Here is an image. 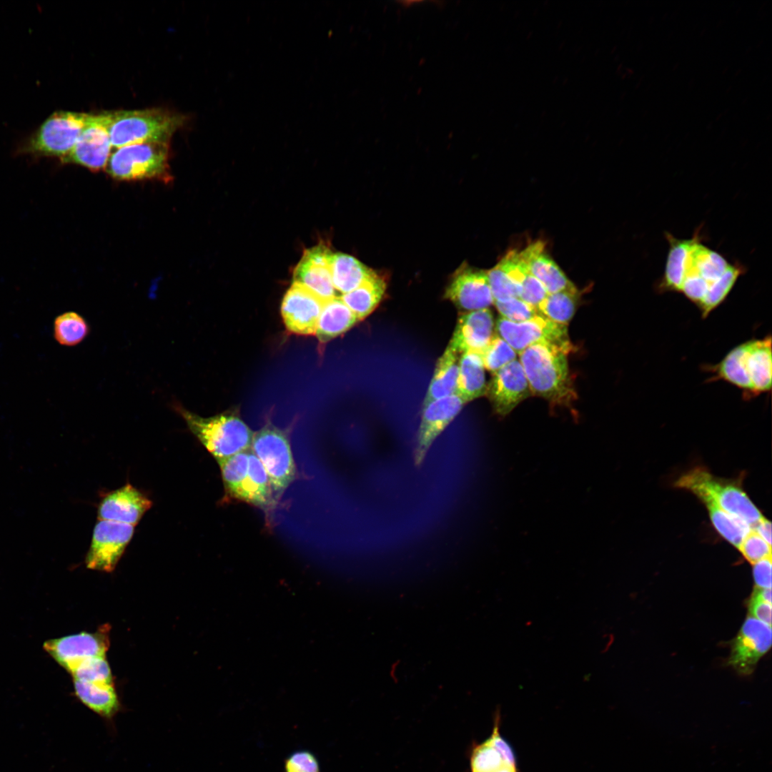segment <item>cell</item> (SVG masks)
Here are the masks:
<instances>
[{
	"mask_svg": "<svg viewBox=\"0 0 772 772\" xmlns=\"http://www.w3.org/2000/svg\"><path fill=\"white\" fill-rule=\"evenodd\" d=\"M701 227L702 225L691 237L680 287H682L693 296L705 300L701 314L702 318L705 319L726 301L737 280L746 273L747 268L738 261L730 262L720 252L703 244Z\"/></svg>",
	"mask_w": 772,
	"mask_h": 772,
	"instance_id": "6da1fadb",
	"label": "cell"
},
{
	"mask_svg": "<svg viewBox=\"0 0 772 772\" xmlns=\"http://www.w3.org/2000/svg\"><path fill=\"white\" fill-rule=\"evenodd\" d=\"M709 382L723 380L742 391L748 400L771 390V337L752 339L731 349L713 365L704 366Z\"/></svg>",
	"mask_w": 772,
	"mask_h": 772,
	"instance_id": "7a4b0ae2",
	"label": "cell"
},
{
	"mask_svg": "<svg viewBox=\"0 0 772 772\" xmlns=\"http://www.w3.org/2000/svg\"><path fill=\"white\" fill-rule=\"evenodd\" d=\"M518 355L531 394L555 406L568 407L577 400L566 352L552 345L536 343Z\"/></svg>",
	"mask_w": 772,
	"mask_h": 772,
	"instance_id": "3957f363",
	"label": "cell"
},
{
	"mask_svg": "<svg viewBox=\"0 0 772 772\" xmlns=\"http://www.w3.org/2000/svg\"><path fill=\"white\" fill-rule=\"evenodd\" d=\"M174 409L190 432L216 460L231 457L251 447L254 432L234 412L204 417L181 405Z\"/></svg>",
	"mask_w": 772,
	"mask_h": 772,
	"instance_id": "277c9868",
	"label": "cell"
},
{
	"mask_svg": "<svg viewBox=\"0 0 772 772\" xmlns=\"http://www.w3.org/2000/svg\"><path fill=\"white\" fill-rule=\"evenodd\" d=\"M185 121L182 114L160 108L111 112L112 147L147 142H168Z\"/></svg>",
	"mask_w": 772,
	"mask_h": 772,
	"instance_id": "5b68a950",
	"label": "cell"
},
{
	"mask_svg": "<svg viewBox=\"0 0 772 772\" xmlns=\"http://www.w3.org/2000/svg\"><path fill=\"white\" fill-rule=\"evenodd\" d=\"M675 487L691 492L696 496L711 497L726 512L734 515L751 528L763 516L743 490L738 480L714 476L703 467L687 471L675 482Z\"/></svg>",
	"mask_w": 772,
	"mask_h": 772,
	"instance_id": "8992f818",
	"label": "cell"
},
{
	"mask_svg": "<svg viewBox=\"0 0 772 772\" xmlns=\"http://www.w3.org/2000/svg\"><path fill=\"white\" fill-rule=\"evenodd\" d=\"M169 143L147 142L126 145L110 154L107 173L119 180H172L169 169Z\"/></svg>",
	"mask_w": 772,
	"mask_h": 772,
	"instance_id": "52a82bcc",
	"label": "cell"
},
{
	"mask_svg": "<svg viewBox=\"0 0 772 772\" xmlns=\"http://www.w3.org/2000/svg\"><path fill=\"white\" fill-rule=\"evenodd\" d=\"M89 114L58 111L50 115L20 149L37 157H66L81 134Z\"/></svg>",
	"mask_w": 772,
	"mask_h": 772,
	"instance_id": "ba28073f",
	"label": "cell"
},
{
	"mask_svg": "<svg viewBox=\"0 0 772 772\" xmlns=\"http://www.w3.org/2000/svg\"><path fill=\"white\" fill-rule=\"evenodd\" d=\"M251 450L268 475L272 492L280 495L296 475V467L285 432L267 423L254 432Z\"/></svg>",
	"mask_w": 772,
	"mask_h": 772,
	"instance_id": "9c48e42d",
	"label": "cell"
},
{
	"mask_svg": "<svg viewBox=\"0 0 772 772\" xmlns=\"http://www.w3.org/2000/svg\"><path fill=\"white\" fill-rule=\"evenodd\" d=\"M495 332L517 354L536 343L556 346L567 354L573 350L567 325L554 322L541 314L522 322H513L500 317L495 323Z\"/></svg>",
	"mask_w": 772,
	"mask_h": 772,
	"instance_id": "30bf717a",
	"label": "cell"
},
{
	"mask_svg": "<svg viewBox=\"0 0 772 772\" xmlns=\"http://www.w3.org/2000/svg\"><path fill=\"white\" fill-rule=\"evenodd\" d=\"M111 112L89 114L85 127L71 151L62 163L76 164L92 171L107 164L112 147L109 136Z\"/></svg>",
	"mask_w": 772,
	"mask_h": 772,
	"instance_id": "8fae6325",
	"label": "cell"
},
{
	"mask_svg": "<svg viewBox=\"0 0 772 772\" xmlns=\"http://www.w3.org/2000/svg\"><path fill=\"white\" fill-rule=\"evenodd\" d=\"M134 525L98 520L85 558L86 568L112 572L134 533Z\"/></svg>",
	"mask_w": 772,
	"mask_h": 772,
	"instance_id": "7c38bea8",
	"label": "cell"
},
{
	"mask_svg": "<svg viewBox=\"0 0 772 772\" xmlns=\"http://www.w3.org/2000/svg\"><path fill=\"white\" fill-rule=\"evenodd\" d=\"M107 625L94 633L82 632L46 641L44 647L64 668L71 673L84 660L106 657L109 646Z\"/></svg>",
	"mask_w": 772,
	"mask_h": 772,
	"instance_id": "4fadbf2b",
	"label": "cell"
},
{
	"mask_svg": "<svg viewBox=\"0 0 772 772\" xmlns=\"http://www.w3.org/2000/svg\"><path fill=\"white\" fill-rule=\"evenodd\" d=\"M771 625L748 616L733 640L728 664L741 675H750L771 646Z\"/></svg>",
	"mask_w": 772,
	"mask_h": 772,
	"instance_id": "5bb4252c",
	"label": "cell"
},
{
	"mask_svg": "<svg viewBox=\"0 0 772 772\" xmlns=\"http://www.w3.org/2000/svg\"><path fill=\"white\" fill-rule=\"evenodd\" d=\"M465 403L467 402L455 393L423 407L414 452L417 466L422 464L432 442L459 414Z\"/></svg>",
	"mask_w": 772,
	"mask_h": 772,
	"instance_id": "9a60e30c",
	"label": "cell"
},
{
	"mask_svg": "<svg viewBox=\"0 0 772 772\" xmlns=\"http://www.w3.org/2000/svg\"><path fill=\"white\" fill-rule=\"evenodd\" d=\"M485 395L495 413L501 417L529 397L531 392L520 361L516 359L493 374Z\"/></svg>",
	"mask_w": 772,
	"mask_h": 772,
	"instance_id": "2e32d148",
	"label": "cell"
},
{
	"mask_svg": "<svg viewBox=\"0 0 772 772\" xmlns=\"http://www.w3.org/2000/svg\"><path fill=\"white\" fill-rule=\"evenodd\" d=\"M445 297L466 312L488 308L494 300L487 271L462 267L452 277Z\"/></svg>",
	"mask_w": 772,
	"mask_h": 772,
	"instance_id": "e0dca14e",
	"label": "cell"
},
{
	"mask_svg": "<svg viewBox=\"0 0 772 772\" xmlns=\"http://www.w3.org/2000/svg\"><path fill=\"white\" fill-rule=\"evenodd\" d=\"M324 302L302 285L292 282L281 305L287 330L302 335H315Z\"/></svg>",
	"mask_w": 772,
	"mask_h": 772,
	"instance_id": "ac0fdd59",
	"label": "cell"
},
{
	"mask_svg": "<svg viewBox=\"0 0 772 772\" xmlns=\"http://www.w3.org/2000/svg\"><path fill=\"white\" fill-rule=\"evenodd\" d=\"M331 254L323 244L309 248L293 272V282L302 285L323 302L337 297L329 267Z\"/></svg>",
	"mask_w": 772,
	"mask_h": 772,
	"instance_id": "d6986e66",
	"label": "cell"
},
{
	"mask_svg": "<svg viewBox=\"0 0 772 772\" xmlns=\"http://www.w3.org/2000/svg\"><path fill=\"white\" fill-rule=\"evenodd\" d=\"M152 505V501L147 496L127 483L102 498L97 518L135 526Z\"/></svg>",
	"mask_w": 772,
	"mask_h": 772,
	"instance_id": "ffe728a7",
	"label": "cell"
},
{
	"mask_svg": "<svg viewBox=\"0 0 772 772\" xmlns=\"http://www.w3.org/2000/svg\"><path fill=\"white\" fill-rule=\"evenodd\" d=\"M493 315L489 308L463 313L448 345L459 355L475 352L481 355L495 334Z\"/></svg>",
	"mask_w": 772,
	"mask_h": 772,
	"instance_id": "44dd1931",
	"label": "cell"
},
{
	"mask_svg": "<svg viewBox=\"0 0 772 772\" xmlns=\"http://www.w3.org/2000/svg\"><path fill=\"white\" fill-rule=\"evenodd\" d=\"M520 252L530 273L543 284L548 294L576 288L548 255L543 241L534 242Z\"/></svg>",
	"mask_w": 772,
	"mask_h": 772,
	"instance_id": "7402d4cb",
	"label": "cell"
},
{
	"mask_svg": "<svg viewBox=\"0 0 772 772\" xmlns=\"http://www.w3.org/2000/svg\"><path fill=\"white\" fill-rule=\"evenodd\" d=\"M499 722L498 716L491 736L474 748L471 757L472 772H495L505 766H516L512 748L500 734Z\"/></svg>",
	"mask_w": 772,
	"mask_h": 772,
	"instance_id": "603a6c76",
	"label": "cell"
},
{
	"mask_svg": "<svg viewBox=\"0 0 772 772\" xmlns=\"http://www.w3.org/2000/svg\"><path fill=\"white\" fill-rule=\"evenodd\" d=\"M504 270L520 289V299L537 308L548 294L528 271L520 252H508L500 261Z\"/></svg>",
	"mask_w": 772,
	"mask_h": 772,
	"instance_id": "cb8c5ba5",
	"label": "cell"
},
{
	"mask_svg": "<svg viewBox=\"0 0 772 772\" xmlns=\"http://www.w3.org/2000/svg\"><path fill=\"white\" fill-rule=\"evenodd\" d=\"M665 237L668 242V252L663 274L656 282L655 287L658 293H678L683 280L692 238L678 239L668 232H665Z\"/></svg>",
	"mask_w": 772,
	"mask_h": 772,
	"instance_id": "d4e9b609",
	"label": "cell"
},
{
	"mask_svg": "<svg viewBox=\"0 0 772 772\" xmlns=\"http://www.w3.org/2000/svg\"><path fill=\"white\" fill-rule=\"evenodd\" d=\"M329 267L334 287L342 295L355 290L375 274L356 258L341 252H332Z\"/></svg>",
	"mask_w": 772,
	"mask_h": 772,
	"instance_id": "484cf974",
	"label": "cell"
},
{
	"mask_svg": "<svg viewBox=\"0 0 772 772\" xmlns=\"http://www.w3.org/2000/svg\"><path fill=\"white\" fill-rule=\"evenodd\" d=\"M357 321L356 315L337 296L324 302L315 335L321 343H325L347 331Z\"/></svg>",
	"mask_w": 772,
	"mask_h": 772,
	"instance_id": "4316f807",
	"label": "cell"
},
{
	"mask_svg": "<svg viewBox=\"0 0 772 772\" xmlns=\"http://www.w3.org/2000/svg\"><path fill=\"white\" fill-rule=\"evenodd\" d=\"M459 358V354L447 345L436 363L423 407L436 400L457 393Z\"/></svg>",
	"mask_w": 772,
	"mask_h": 772,
	"instance_id": "83f0119b",
	"label": "cell"
},
{
	"mask_svg": "<svg viewBox=\"0 0 772 772\" xmlns=\"http://www.w3.org/2000/svg\"><path fill=\"white\" fill-rule=\"evenodd\" d=\"M76 697L89 709L105 718H112L120 709L114 685L74 681Z\"/></svg>",
	"mask_w": 772,
	"mask_h": 772,
	"instance_id": "f1b7e54d",
	"label": "cell"
},
{
	"mask_svg": "<svg viewBox=\"0 0 772 772\" xmlns=\"http://www.w3.org/2000/svg\"><path fill=\"white\" fill-rule=\"evenodd\" d=\"M486 387L481 355L470 351L462 353L459 358L457 393L467 402L485 395Z\"/></svg>",
	"mask_w": 772,
	"mask_h": 772,
	"instance_id": "f546056e",
	"label": "cell"
},
{
	"mask_svg": "<svg viewBox=\"0 0 772 772\" xmlns=\"http://www.w3.org/2000/svg\"><path fill=\"white\" fill-rule=\"evenodd\" d=\"M272 489L268 475L251 447L248 453V470L237 498L259 507L271 501Z\"/></svg>",
	"mask_w": 772,
	"mask_h": 772,
	"instance_id": "4dcf8cb0",
	"label": "cell"
},
{
	"mask_svg": "<svg viewBox=\"0 0 772 772\" xmlns=\"http://www.w3.org/2000/svg\"><path fill=\"white\" fill-rule=\"evenodd\" d=\"M696 497L706 506L710 520L717 533L729 543L739 548L751 527L741 519L723 510L710 496L701 494Z\"/></svg>",
	"mask_w": 772,
	"mask_h": 772,
	"instance_id": "1f68e13d",
	"label": "cell"
},
{
	"mask_svg": "<svg viewBox=\"0 0 772 772\" xmlns=\"http://www.w3.org/2000/svg\"><path fill=\"white\" fill-rule=\"evenodd\" d=\"M386 289L382 277L375 274L355 290L340 297L361 320L369 315L381 301Z\"/></svg>",
	"mask_w": 772,
	"mask_h": 772,
	"instance_id": "d6a6232c",
	"label": "cell"
},
{
	"mask_svg": "<svg viewBox=\"0 0 772 772\" xmlns=\"http://www.w3.org/2000/svg\"><path fill=\"white\" fill-rule=\"evenodd\" d=\"M579 298L577 288L548 294L537 310L551 321L567 325L575 314Z\"/></svg>",
	"mask_w": 772,
	"mask_h": 772,
	"instance_id": "836d02e7",
	"label": "cell"
},
{
	"mask_svg": "<svg viewBox=\"0 0 772 772\" xmlns=\"http://www.w3.org/2000/svg\"><path fill=\"white\" fill-rule=\"evenodd\" d=\"M89 325L83 317L74 312H67L56 317L54 336L62 345L74 346L88 335Z\"/></svg>",
	"mask_w": 772,
	"mask_h": 772,
	"instance_id": "e575fe53",
	"label": "cell"
},
{
	"mask_svg": "<svg viewBox=\"0 0 772 772\" xmlns=\"http://www.w3.org/2000/svg\"><path fill=\"white\" fill-rule=\"evenodd\" d=\"M249 449L227 458L217 460L220 467L225 489L231 496L235 498L247 473Z\"/></svg>",
	"mask_w": 772,
	"mask_h": 772,
	"instance_id": "d590c367",
	"label": "cell"
},
{
	"mask_svg": "<svg viewBox=\"0 0 772 772\" xmlns=\"http://www.w3.org/2000/svg\"><path fill=\"white\" fill-rule=\"evenodd\" d=\"M70 673L74 681L114 685L112 670L106 657H97L84 660Z\"/></svg>",
	"mask_w": 772,
	"mask_h": 772,
	"instance_id": "8d00e7d4",
	"label": "cell"
},
{
	"mask_svg": "<svg viewBox=\"0 0 772 772\" xmlns=\"http://www.w3.org/2000/svg\"><path fill=\"white\" fill-rule=\"evenodd\" d=\"M480 355L484 367L493 374L517 359L516 352L495 332Z\"/></svg>",
	"mask_w": 772,
	"mask_h": 772,
	"instance_id": "74e56055",
	"label": "cell"
},
{
	"mask_svg": "<svg viewBox=\"0 0 772 772\" xmlns=\"http://www.w3.org/2000/svg\"><path fill=\"white\" fill-rule=\"evenodd\" d=\"M490 288L494 302H504L520 297V289L510 278L499 262L487 271Z\"/></svg>",
	"mask_w": 772,
	"mask_h": 772,
	"instance_id": "f35d334b",
	"label": "cell"
},
{
	"mask_svg": "<svg viewBox=\"0 0 772 772\" xmlns=\"http://www.w3.org/2000/svg\"><path fill=\"white\" fill-rule=\"evenodd\" d=\"M493 304L500 317L513 322H525L540 314L537 308L520 298H513L504 302H494Z\"/></svg>",
	"mask_w": 772,
	"mask_h": 772,
	"instance_id": "ab89813d",
	"label": "cell"
},
{
	"mask_svg": "<svg viewBox=\"0 0 772 772\" xmlns=\"http://www.w3.org/2000/svg\"><path fill=\"white\" fill-rule=\"evenodd\" d=\"M738 550L751 564L771 557V545L752 529L742 541Z\"/></svg>",
	"mask_w": 772,
	"mask_h": 772,
	"instance_id": "60d3db41",
	"label": "cell"
},
{
	"mask_svg": "<svg viewBox=\"0 0 772 772\" xmlns=\"http://www.w3.org/2000/svg\"><path fill=\"white\" fill-rule=\"evenodd\" d=\"M286 772H320L315 756L308 751H298L285 761Z\"/></svg>",
	"mask_w": 772,
	"mask_h": 772,
	"instance_id": "b9f144b4",
	"label": "cell"
},
{
	"mask_svg": "<svg viewBox=\"0 0 772 772\" xmlns=\"http://www.w3.org/2000/svg\"><path fill=\"white\" fill-rule=\"evenodd\" d=\"M752 565L755 587L771 588V557L761 560Z\"/></svg>",
	"mask_w": 772,
	"mask_h": 772,
	"instance_id": "7bdbcfd3",
	"label": "cell"
},
{
	"mask_svg": "<svg viewBox=\"0 0 772 772\" xmlns=\"http://www.w3.org/2000/svg\"><path fill=\"white\" fill-rule=\"evenodd\" d=\"M748 607L749 616L771 625V603L751 594Z\"/></svg>",
	"mask_w": 772,
	"mask_h": 772,
	"instance_id": "ee69618b",
	"label": "cell"
},
{
	"mask_svg": "<svg viewBox=\"0 0 772 772\" xmlns=\"http://www.w3.org/2000/svg\"><path fill=\"white\" fill-rule=\"evenodd\" d=\"M751 529L771 545V523L768 520L763 517Z\"/></svg>",
	"mask_w": 772,
	"mask_h": 772,
	"instance_id": "f6af8a7d",
	"label": "cell"
},
{
	"mask_svg": "<svg viewBox=\"0 0 772 772\" xmlns=\"http://www.w3.org/2000/svg\"><path fill=\"white\" fill-rule=\"evenodd\" d=\"M495 772H518L517 766H508L503 767Z\"/></svg>",
	"mask_w": 772,
	"mask_h": 772,
	"instance_id": "bcb514c9",
	"label": "cell"
}]
</instances>
